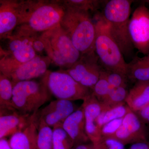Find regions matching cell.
Segmentation results:
<instances>
[{
  "instance_id": "1",
  "label": "cell",
  "mask_w": 149,
  "mask_h": 149,
  "mask_svg": "<svg viewBox=\"0 0 149 149\" xmlns=\"http://www.w3.org/2000/svg\"><path fill=\"white\" fill-rule=\"evenodd\" d=\"M58 1L18 2L19 24L17 29L32 33H43L60 24L65 12L63 3Z\"/></svg>"
},
{
  "instance_id": "2",
  "label": "cell",
  "mask_w": 149,
  "mask_h": 149,
  "mask_svg": "<svg viewBox=\"0 0 149 149\" xmlns=\"http://www.w3.org/2000/svg\"><path fill=\"white\" fill-rule=\"evenodd\" d=\"M63 4L65 12L60 23L61 26L81 54L95 52V24L89 12Z\"/></svg>"
},
{
  "instance_id": "3",
  "label": "cell",
  "mask_w": 149,
  "mask_h": 149,
  "mask_svg": "<svg viewBox=\"0 0 149 149\" xmlns=\"http://www.w3.org/2000/svg\"><path fill=\"white\" fill-rule=\"evenodd\" d=\"M133 1L111 0L104 7L102 16L108 24L111 36L125 57H131L134 47L129 30L131 6Z\"/></svg>"
},
{
  "instance_id": "4",
  "label": "cell",
  "mask_w": 149,
  "mask_h": 149,
  "mask_svg": "<svg viewBox=\"0 0 149 149\" xmlns=\"http://www.w3.org/2000/svg\"><path fill=\"white\" fill-rule=\"evenodd\" d=\"M95 24V52L102 68L127 77L128 64L120 49L111 36L108 24L102 15H97Z\"/></svg>"
},
{
  "instance_id": "5",
  "label": "cell",
  "mask_w": 149,
  "mask_h": 149,
  "mask_svg": "<svg viewBox=\"0 0 149 149\" xmlns=\"http://www.w3.org/2000/svg\"><path fill=\"white\" fill-rule=\"evenodd\" d=\"M40 39L48 57L60 67L68 69L81 57V53L60 24L40 34Z\"/></svg>"
},
{
  "instance_id": "6",
  "label": "cell",
  "mask_w": 149,
  "mask_h": 149,
  "mask_svg": "<svg viewBox=\"0 0 149 149\" xmlns=\"http://www.w3.org/2000/svg\"><path fill=\"white\" fill-rule=\"evenodd\" d=\"M50 94L41 81L26 80L13 85L12 107L20 113L32 115L49 100Z\"/></svg>"
},
{
  "instance_id": "7",
  "label": "cell",
  "mask_w": 149,
  "mask_h": 149,
  "mask_svg": "<svg viewBox=\"0 0 149 149\" xmlns=\"http://www.w3.org/2000/svg\"><path fill=\"white\" fill-rule=\"evenodd\" d=\"M41 81L50 95L58 100L83 101L92 93L91 89L77 83L63 69L53 72L48 70Z\"/></svg>"
},
{
  "instance_id": "8",
  "label": "cell",
  "mask_w": 149,
  "mask_h": 149,
  "mask_svg": "<svg viewBox=\"0 0 149 149\" xmlns=\"http://www.w3.org/2000/svg\"><path fill=\"white\" fill-rule=\"evenodd\" d=\"M48 57L37 55L31 60L19 63L6 55L0 61L1 73L10 79L13 85L18 82L33 80L45 74L51 63Z\"/></svg>"
},
{
  "instance_id": "9",
  "label": "cell",
  "mask_w": 149,
  "mask_h": 149,
  "mask_svg": "<svg viewBox=\"0 0 149 149\" xmlns=\"http://www.w3.org/2000/svg\"><path fill=\"white\" fill-rule=\"evenodd\" d=\"M103 68L95 52L81 54L71 67L63 70L75 81L92 91L100 76Z\"/></svg>"
},
{
  "instance_id": "10",
  "label": "cell",
  "mask_w": 149,
  "mask_h": 149,
  "mask_svg": "<svg viewBox=\"0 0 149 149\" xmlns=\"http://www.w3.org/2000/svg\"><path fill=\"white\" fill-rule=\"evenodd\" d=\"M133 47L144 55L149 54V9L142 4L133 12L129 24Z\"/></svg>"
},
{
  "instance_id": "11",
  "label": "cell",
  "mask_w": 149,
  "mask_h": 149,
  "mask_svg": "<svg viewBox=\"0 0 149 149\" xmlns=\"http://www.w3.org/2000/svg\"><path fill=\"white\" fill-rule=\"evenodd\" d=\"M148 136L146 125L140 120L134 112L130 109L123 118L122 125L112 138L125 146L148 141Z\"/></svg>"
},
{
  "instance_id": "12",
  "label": "cell",
  "mask_w": 149,
  "mask_h": 149,
  "mask_svg": "<svg viewBox=\"0 0 149 149\" xmlns=\"http://www.w3.org/2000/svg\"><path fill=\"white\" fill-rule=\"evenodd\" d=\"M78 108L73 101L56 99L37 112L35 121L36 123H44L53 128L62 124L67 118Z\"/></svg>"
},
{
  "instance_id": "13",
  "label": "cell",
  "mask_w": 149,
  "mask_h": 149,
  "mask_svg": "<svg viewBox=\"0 0 149 149\" xmlns=\"http://www.w3.org/2000/svg\"><path fill=\"white\" fill-rule=\"evenodd\" d=\"M83 101L81 106L84 110L86 133L91 142L95 144L102 137V128L98 123L99 116L102 111L101 104L92 93Z\"/></svg>"
},
{
  "instance_id": "14",
  "label": "cell",
  "mask_w": 149,
  "mask_h": 149,
  "mask_svg": "<svg viewBox=\"0 0 149 149\" xmlns=\"http://www.w3.org/2000/svg\"><path fill=\"white\" fill-rule=\"evenodd\" d=\"M6 39L8 40L7 51L2 50L1 53L17 62H27L37 55L30 40L26 36L13 32Z\"/></svg>"
},
{
  "instance_id": "15",
  "label": "cell",
  "mask_w": 149,
  "mask_h": 149,
  "mask_svg": "<svg viewBox=\"0 0 149 149\" xmlns=\"http://www.w3.org/2000/svg\"><path fill=\"white\" fill-rule=\"evenodd\" d=\"M0 139L6 138L24 129L35 114H23L15 109H0Z\"/></svg>"
},
{
  "instance_id": "16",
  "label": "cell",
  "mask_w": 149,
  "mask_h": 149,
  "mask_svg": "<svg viewBox=\"0 0 149 149\" xmlns=\"http://www.w3.org/2000/svg\"><path fill=\"white\" fill-rule=\"evenodd\" d=\"M62 125L72 140L74 146L91 141L86 132L85 115L82 106L67 118Z\"/></svg>"
},
{
  "instance_id": "17",
  "label": "cell",
  "mask_w": 149,
  "mask_h": 149,
  "mask_svg": "<svg viewBox=\"0 0 149 149\" xmlns=\"http://www.w3.org/2000/svg\"><path fill=\"white\" fill-rule=\"evenodd\" d=\"M19 1H0V38L6 39L11 35L19 24Z\"/></svg>"
},
{
  "instance_id": "18",
  "label": "cell",
  "mask_w": 149,
  "mask_h": 149,
  "mask_svg": "<svg viewBox=\"0 0 149 149\" xmlns=\"http://www.w3.org/2000/svg\"><path fill=\"white\" fill-rule=\"evenodd\" d=\"M35 115L25 128L10 136L8 142L12 149H37L38 131Z\"/></svg>"
},
{
  "instance_id": "19",
  "label": "cell",
  "mask_w": 149,
  "mask_h": 149,
  "mask_svg": "<svg viewBox=\"0 0 149 149\" xmlns=\"http://www.w3.org/2000/svg\"><path fill=\"white\" fill-rule=\"evenodd\" d=\"M149 103V82L139 81L128 91L126 104L132 111L136 112Z\"/></svg>"
},
{
  "instance_id": "20",
  "label": "cell",
  "mask_w": 149,
  "mask_h": 149,
  "mask_svg": "<svg viewBox=\"0 0 149 149\" xmlns=\"http://www.w3.org/2000/svg\"><path fill=\"white\" fill-rule=\"evenodd\" d=\"M127 77L135 82H149V54L143 57H135L128 63Z\"/></svg>"
},
{
  "instance_id": "21",
  "label": "cell",
  "mask_w": 149,
  "mask_h": 149,
  "mask_svg": "<svg viewBox=\"0 0 149 149\" xmlns=\"http://www.w3.org/2000/svg\"><path fill=\"white\" fill-rule=\"evenodd\" d=\"M128 91L127 87H120L111 89L106 98L100 102L102 110L126 104V100Z\"/></svg>"
},
{
  "instance_id": "22",
  "label": "cell",
  "mask_w": 149,
  "mask_h": 149,
  "mask_svg": "<svg viewBox=\"0 0 149 149\" xmlns=\"http://www.w3.org/2000/svg\"><path fill=\"white\" fill-rule=\"evenodd\" d=\"M13 85L9 78L0 74V109H15L12 107Z\"/></svg>"
},
{
  "instance_id": "23",
  "label": "cell",
  "mask_w": 149,
  "mask_h": 149,
  "mask_svg": "<svg viewBox=\"0 0 149 149\" xmlns=\"http://www.w3.org/2000/svg\"><path fill=\"white\" fill-rule=\"evenodd\" d=\"M62 125L53 128V149H72L74 144Z\"/></svg>"
},
{
  "instance_id": "24",
  "label": "cell",
  "mask_w": 149,
  "mask_h": 149,
  "mask_svg": "<svg viewBox=\"0 0 149 149\" xmlns=\"http://www.w3.org/2000/svg\"><path fill=\"white\" fill-rule=\"evenodd\" d=\"M37 124V149H53V128L44 124Z\"/></svg>"
},
{
  "instance_id": "25",
  "label": "cell",
  "mask_w": 149,
  "mask_h": 149,
  "mask_svg": "<svg viewBox=\"0 0 149 149\" xmlns=\"http://www.w3.org/2000/svg\"><path fill=\"white\" fill-rule=\"evenodd\" d=\"M126 104L102 110L98 118L99 125L102 128L107 123L113 120L123 118L130 110Z\"/></svg>"
},
{
  "instance_id": "26",
  "label": "cell",
  "mask_w": 149,
  "mask_h": 149,
  "mask_svg": "<svg viewBox=\"0 0 149 149\" xmlns=\"http://www.w3.org/2000/svg\"><path fill=\"white\" fill-rule=\"evenodd\" d=\"M111 90L107 79L105 71L103 68L100 78L92 89V94L100 102L103 101Z\"/></svg>"
},
{
  "instance_id": "27",
  "label": "cell",
  "mask_w": 149,
  "mask_h": 149,
  "mask_svg": "<svg viewBox=\"0 0 149 149\" xmlns=\"http://www.w3.org/2000/svg\"><path fill=\"white\" fill-rule=\"evenodd\" d=\"M104 1H93V0H71L65 1L63 2L65 4L74 7L82 10L89 12L95 11L99 8Z\"/></svg>"
},
{
  "instance_id": "28",
  "label": "cell",
  "mask_w": 149,
  "mask_h": 149,
  "mask_svg": "<svg viewBox=\"0 0 149 149\" xmlns=\"http://www.w3.org/2000/svg\"><path fill=\"white\" fill-rule=\"evenodd\" d=\"M105 71L107 80L111 89L120 87H127L128 79L127 76L116 72H109L106 70Z\"/></svg>"
},
{
  "instance_id": "29",
  "label": "cell",
  "mask_w": 149,
  "mask_h": 149,
  "mask_svg": "<svg viewBox=\"0 0 149 149\" xmlns=\"http://www.w3.org/2000/svg\"><path fill=\"white\" fill-rule=\"evenodd\" d=\"M94 145L96 149H125V145L121 142L109 137H102L98 142Z\"/></svg>"
},
{
  "instance_id": "30",
  "label": "cell",
  "mask_w": 149,
  "mask_h": 149,
  "mask_svg": "<svg viewBox=\"0 0 149 149\" xmlns=\"http://www.w3.org/2000/svg\"><path fill=\"white\" fill-rule=\"evenodd\" d=\"M123 118L111 120L102 127V137L112 138L122 125Z\"/></svg>"
},
{
  "instance_id": "31",
  "label": "cell",
  "mask_w": 149,
  "mask_h": 149,
  "mask_svg": "<svg viewBox=\"0 0 149 149\" xmlns=\"http://www.w3.org/2000/svg\"><path fill=\"white\" fill-rule=\"evenodd\" d=\"M134 112L144 124L149 125V103L143 108Z\"/></svg>"
},
{
  "instance_id": "32",
  "label": "cell",
  "mask_w": 149,
  "mask_h": 149,
  "mask_svg": "<svg viewBox=\"0 0 149 149\" xmlns=\"http://www.w3.org/2000/svg\"><path fill=\"white\" fill-rule=\"evenodd\" d=\"M130 149H149V141L138 142L132 144Z\"/></svg>"
},
{
  "instance_id": "33",
  "label": "cell",
  "mask_w": 149,
  "mask_h": 149,
  "mask_svg": "<svg viewBox=\"0 0 149 149\" xmlns=\"http://www.w3.org/2000/svg\"><path fill=\"white\" fill-rule=\"evenodd\" d=\"M72 149H96L94 144L92 142L79 144L74 146Z\"/></svg>"
},
{
  "instance_id": "34",
  "label": "cell",
  "mask_w": 149,
  "mask_h": 149,
  "mask_svg": "<svg viewBox=\"0 0 149 149\" xmlns=\"http://www.w3.org/2000/svg\"><path fill=\"white\" fill-rule=\"evenodd\" d=\"M0 149H12L6 138L0 139Z\"/></svg>"
},
{
  "instance_id": "35",
  "label": "cell",
  "mask_w": 149,
  "mask_h": 149,
  "mask_svg": "<svg viewBox=\"0 0 149 149\" xmlns=\"http://www.w3.org/2000/svg\"><path fill=\"white\" fill-rule=\"evenodd\" d=\"M145 2L148 3L149 4V1H145Z\"/></svg>"
},
{
  "instance_id": "36",
  "label": "cell",
  "mask_w": 149,
  "mask_h": 149,
  "mask_svg": "<svg viewBox=\"0 0 149 149\" xmlns=\"http://www.w3.org/2000/svg\"></svg>"
}]
</instances>
